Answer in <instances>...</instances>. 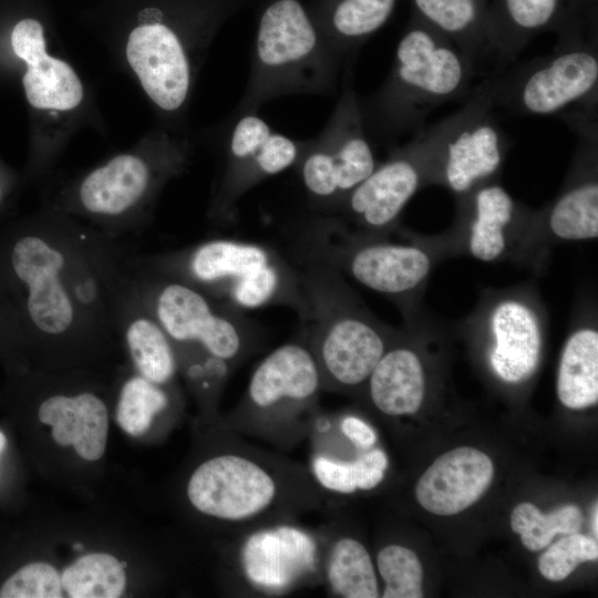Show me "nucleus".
I'll return each instance as SVG.
<instances>
[{"instance_id": "obj_1", "label": "nucleus", "mask_w": 598, "mask_h": 598, "mask_svg": "<svg viewBox=\"0 0 598 598\" xmlns=\"http://www.w3.org/2000/svg\"><path fill=\"white\" fill-rule=\"evenodd\" d=\"M199 514L235 533L280 522L320 505L321 489L309 470L235 436L231 448L203 461L186 484Z\"/></svg>"}, {"instance_id": "obj_2", "label": "nucleus", "mask_w": 598, "mask_h": 598, "mask_svg": "<svg viewBox=\"0 0 598 598\" xmlns=\"http://www.w3.org/2000/svg\"><path fill=\"white\" fill-rule=\"evenodd\" d=\"M72 218L52 207L0 244V267L28 338L48 347L103 341L80 310L69 270Z\"/></svg>"}, {"instance_id": "obj_3", "label": "nucleus", "mask_w": 598, "mask_h": 598, "mask_svg": "<svg viewBox=\"0 0 598 598\" xmlns=\"http://www.w3.org/2000/svg\"><path fill=\"white\" fill-rule=\"evenodd\" d=\"M476 68L454 42L411 13L385 80L358 97L370 140L392 147L421 132L436 107L468 94Z\"/></svg>"}, {"instance_id": "obj_4", "label": "nucleus", "mask_w": 598, "mask_h": 598, "mask_svg": "<svg viewBox=\"0 0 598 598\" xmlns=\"http://www.w3.org/2000/svg\"><path fill=\"white\" fill-rule=\"evenodd\" d=\"M300 261L301 338L316 360L323 390L363 389L396 329L377 318L336 268Z\"/></svg>"}, {"instance_id": "obj_5", "label": "nucleus", "mask_w": 598, "mask_h": 598, "mask_svg": "<svg viewBox=\"0 0 598 598\" xmlns=\"http://www.w3.org/2000/svg\"><path fill=\"white\" fill-rule=\"evenodd\" d=\"M344 69L301 0H264L246 90L235 112L258 111L286 95L332 96Z\"/></svg>"}, {"instance_id": "obj_6", "label": "nucleus", "mask_w": 598, "mask_h": 598, "mask_svg": "<svg viewBox=\"0 0 598 598\" xmlns=\"http://www.w3.org/2000/svg\"><path fill=\"white\" fill-rule=\"evenodd\" d=\"M404 241L350 230L326 214L303 227L300 260L327 264L393 302L408 319L421 310V299L441 254L427 236L398 227Z\"/></svg>"}, {"instance_id": "obj_7", "label": "nucleus", "mask_w": 598, "mask_h": 598, "mask_svg": "<svg viewBox=\"0 0 598 598\" xmlns=\"http://www.w3.org/2000/svg\"><path fill=\"white\" fill-rule=\"evenodd\" d=\"M136 259L241 312L267 306L301 309L298 267L262 244L216 238Z\"/></svg>"}, {"instance_id": "obj_8", "label": "nucleus", "mask_w": 598, "mask_h": 598, "mask_svg": "<svg viewBox=\"0 0 598 598\" xmlns=\"http://www.w3.org/2000/svg\"><path fill=\"white\" fill-rule=\"evenodd\" d=\"M190 145L161 133L140 150L113 156L63 189L52 207L80 216L103 234L120 238L143 224L163 187L181 175Z\"/></svg>"}, {"instance_id": "obj_9", "label": "nucleus", "mask_w": 598, "mask_h": 598, "mask_svg": "<svg viewBox=\"0 0 598 598\" xmlns=\"http://www.w3.org/2000/svg\"><path fill=\"white\" fill-rule=\"evenodd\" d=\"M321 391L318 365L303 339L283 343L251 373L231 414L235 432L290 446L313 425Z\"/></svg>"}, {"instance_id": "obj_10", "label": "nucleus", "mask_w": 598, "mask_h": 598, "mask_svg": "<svg viewBox=\"0 0 598 598\" xmlns=\"http://www.w3.org/2000/svg\"><path fill=\"white\" fill-rule=\"evenodd\" d=\"M560 115L576 136L575 152L557 196L534 209L513 261L536 274L546 268L553 247L598 237L597 106L575 107Z\"/></svg>"}, {"instance_id": "obj_11", "label": "nucleus", "mask_w": 598, "mask_h": 598, "mask_svg": "<svg viewBox=\"0 0 598 598\" xmlns=\"http://www.w3.org/2000/svg\"><path fill=\"white\" fill-rule=\"evenodd\" d=\"M455 327L482 350L498 382L519 386L539 368L548 315L537 286L524 282L484 289L474 310Z\"/></svg>"}, {"instance_id": "obj_12", "label": "nucleus", "mask_w": 598, "mask_h": 598, "mask_svg": "<svg viewBox=\"0 0 598 598\" xmlns=\"http://www.w3.org/2000/svg\"><path fill=\"white\" fill-rule=\"evenodd\" d=\"M131 271L146 308L175 346H193L236 365L256 346L258 333L241 311L176 278L141 265Z\"/></svg>"}, {"instance_id": "obj_13", "label": "nucleus", "mask_w": 598, "mask_h": 598, "mask_svg": "<svg viewBox=\"0 0 598 598\" xmlns=\"http://www.w3.org/2000/svg\"><path fill=\"white\" fill-rule=\"evenodd\" d=\"M495 110L516 116L598 105V39L555 47L484 80Z\"/></svg>"}, {"instance_id": "obj_14", "label": "nucleus", "mask_w": 598, "mask_h": 598, "mask_svg": "<svg viewBox=\"0 0 598 598\" xmlns=\"http://www.w3.org/2000/svg\"><path fill=\"white\" fill-rule=\"evenodd\" d=\"M353 66H346L341 93L324 128L302 141L293 168L312 206L331 214L379 164L353 89Z\"/></svg>"}, {"instance_id": "obj_15", "label": "nucleus", "mask_w": 598, "mask_h": 598, "mask_svg": "<svg viewBox=\"0 0 598 598\" xmlns=\"http://www.w3.org/2000/svg\"><path fill=\"white\" fill-rule=\"evenodd\" d=\"M431 185L461 197L498 181L509 148L483 81L455 113L431 126Z\"/></svg>"}, {"instance_id": "obj_16", "label": "nucleus", "mask_w": 598, "mask_h": 598, "mask_svg": "<svg viewBox=\"0 0 598 598\" xmlns=\"http://www.w3.org/2000/svg\"><path fill=\"white\" fill-rule=\"evenodd\" d=\"M431 153L430 126L406 143L390 147L385 159L329 215L358 234L390 236L412 197L431 185Z\"/></svg>"}, {"instance_id": "obj_17", "label": "nucleus", "mask_w": 598, "mask_h": 598, "mask_svg": "<svg viewBox=\"0 0 598 598\" xmlns=\"http://www.w3.org/2000/svg\"><path fill=\"white\" fill-rule=\"evenodd\" d=\"M534 209L498 181L455 198V216L444 233L427 236L442 258L467 256L483 262L514 261Z\"/></svg>"}, {"instance_id": "obj_18", "label": "nucleus", "mask_w": 598, "mask_h": 598, "mask_svg": "<svg viewBox=\"0 0 598 598\" xmlns=\"http://www.w3.org/2000/svg\"><path fill=\"white\" fill-rule=\"evenodd\" d=\"M301 146L302 141L275 131L258 111L234 112L210 218L217 223L235 219L239 199L265 179L293 167Z\"/></svg>"}, {"instance_id": "obj_19", "label": "nucleus", "mask_w": 598, "mask_h": 598, "mask_svg": "<svg viewBox=\"0 0 598 598\" xmlns=\"http://www.w3.org/2000/svg\"><path fill=\"white\" fill-rule=\"evenodd\" d=\"M543 33L555 47L598 39V0H491L486 19L489 58L499 69L513 63Z\"/></svg>"}, {"instance_id": "obj_20", "label": "nucleus", "mask_w": 598, "mask_h": 598, "mask_svg": "<svg viewBox=\"0 0 598 598\" xmlns=\"http://www.w3.org/2000/svg\"><path fill=\"white\" fill-rule=\"evenodd\" d=\"M323 542L308 529L280 522L241 535L236 568L257 592L282 595L321 577Z\"/></svg>"}, {"instance_id": "obj_21", "label": "nucleus", "mask_w": 598, "mask_h": 598, "mask_svg": "<svg viewBox=\"0 0 598 598\" xmlns=\"http://www.w3.org/2000/svg\"><path fill=\"white\" fill-rule=\"evenodd\" d=\"M125 55L141 86L166 114L181 113L192 94L198 61L179 28L161 10L128 34Z\"/></svg>"}, {"instance_id": "obj_22", "label": "nucleus", "mask_w": 598, "mask_h": 598, "mask_svg": "<svg viewBox=\"0 0 598 598\" xmlns=\"http://www.w3.org/2000/svg\"><path fill=\"white\" fill-rule=\"evenodd\" d=\"M429 320L422 311L404 319L363 388L384 415L414 414L424 403L427 374L423 340Z\"/></svg>"}, {"instance_id": "obj_23", "label": "nucleus", "mask_w": 598, "mask_h": 598, "mask_svg": "<svg viewBox=\"0 0 598 598\" xmlns=\"http://www.w3.org/2000/svg\"><path fill=\"white\" fill-rule=\"evenodd\" d=\"M130 261L131 256L114 286V331L122 338L138 375L164 386L174 380L178 369L176 348L143 302Z\"/></svg>"}, {"instance_id": "obj_24", "label": "nucleus", "mask_w": 598, "mask_h": 598, "mask_svg": "<svg viewBox=\"0 0 598 598\" xmlns=\"http://www.w3.org/2000/svg\"><path fill=\"white\" fill-rule=\"evenodd\" d=\"M10 45L24 65L22 86L33 110L66 112L82 103L81 79L68 62L47 52L44 30L38 20L18 21L10 33Z\"/></svg>"}, {"instance_id": "obj_25", "label": "nucleus", "mask_w": 598, "mask_h": 598, "mask_svg": "<svg viewBox=\"0 0 598 598\" xmlns=\"http://www.w3.org/2000/svg\"><path fill=\"white\" fill-rule=\"evenodd\" d=\"M493 476V462L484 452L456 447L425 470L416 483L415 497L432 514L455 515L480 499Z\"/></svg>"}, {"instance_id": "obj_26", "label": "nucleus", "mask_w": 598, "mask_h": 598, "mask_svg": "<svg viewBox=\"0 0 598 598\" xmlns=\"http://www.w3.org/2000/svg\"><path fill=\"white\" fill-rule=\"evenodd\" d=\"M557 371L556 393L570 410H584L598 401V318L591 298L577 302Z\"/></svg>"}, {"instance_id": "obj_27", "label": "nucleus", "mask_w": 598, "mask_h": 598, "mask_svg": "<svg viewBox=\"0 0 598 598\" xmlns=\"http://www.w3.org/2000/svg\"><path fill=\"white\" fill-rule=\"evenodd\" d=\"M398 0H311L307 10L336 54L355 63L361 47L391 18Z\"/></svg>"}, {"instance_id": "obj_28", "label": "nucleus", "mask_w": 598, "mask_h": 598, "mask_svg": "<svg viewBox=\"0 0 598 598\" xmlns=\"http://www.w3.org/2000/svg\"><path fill=\"white\" fill-rule=\"evenodd\" d=\"M39 420L52 426L53 440L71 445L86 461L104 454L107 441L109 413L104 401L92 392L74 395L52 394L38 410Z\"/></svg>"}, {"instance_id": "obj_29", "label": "nucleus", "mask_w": 598, "mask_h": 598, "mask_svg": "<svg viewBox=\"0 0 598 598\" xmlns=\"http://www.w3.org/2000/svg\"><path fill=\"white\" fill-rule=\"evenodd\" d=\"M411 13L454 42L476 66L489 58L488 0H411Z\"/></svg>"}, {"instance_id": "obj_30", "label": "nucleus", "mask_w": 598, "mask_h": 598, "mask_svg": "<svg viewBox=\"0 0 598 598\" xmlns=\"http://www.w3.org/2000/svg\"><path fill=\"white\" fill-rule=\"evenodd\" d=\"M321 577L327 588L343 598L380 597L378 576L367 548L343 536L323 542Z\"/></svg>"}, {"instance_id": "obj_31", "label": "nucleus", "mask_w": 598, "mask_h": 598, "mask_svg": "<svg viewBox=\"0 0 598 598\" xmlns=\"http://www.w3.org/2000/svg\"><path fill=\"white\" fill-rule=\"evenodd\" d=\"M388 466L386 454L381 448L372 447L351 461L315 452L309 471L320 489L352 494L377 487L382 482Z\"/></svg>"}, {"instance_id": "obj_32", "label": "nucleus", "mask_w": 598, "mask_h": 598, "mask_svg": "<svg viewBox=\"0 0 598 598\" xmlns=\"http://www.w3.org/2000/svg\"><path fill=\"white\" fill-rule=\"evenodd\" d=\"M61 581L72 598H116L125 589L126 576L114 556L93 553L66 567Z\"/></svg>"}, {"instance_id": "obj_33", "label": "nucleus", "mask_w": 598, "mask_h": 598, "mask_svg": "<svg viewBox=\"0 0 598 598\" xmlns=\"http://www.w3.org/2000/svg\"><path fill=\"white\" fill-rule=\"evenodd\" d=\"M582 513L576 505H564L548 514L532 503L518 504L511 514V527L522 544L532 551L547 547L556 535L577 533L582 526Z\"/></svg>"}, {"instance_id": "obj_34", "label": "nucleus", "mask_w": 598, "mask_h": 598, "mask_svg": "<svg viewBox=\"0 0 598 598\" xmlns=\"http://www.w3.org/2000/svg\"><path fill=\"white\" fill-rule=\"evenodd\" d=\"M169 396L163 385L141 375L128 378L122 385L116 405V421L124 432L137 436L164 411Z\"/></svg>"}, {"instance_id": "obj_35", "label": "nucleus", "mask_w": 598, "mask_h": 598, "mask_svg": "<svg viewBox=\"0 0 598 598\" xmlns=\"http://www.w3.org/2000/svg\"><path fill=\"white\" fill-rule=\"evenodd\" d=\"M375 561L384 584L381 597H423V568L413 550L398 544H390L378 551Z\"/></svg>"}, {"instance_id": "obj_36", "label": "nucleus", "mask_w": 598, "mask_h": 598, "mask_svg": "<svg viewBox=\"0 0 598 598\" xmlns=\"http://www.w3.org/2000/svg\"><path fill=\"white\" fill-rule=\"evenodd\" d=\"M597 540L577 532L565 535L550 545L538 558V570L550 581H561L578 565L597 560Z\"/></svg>"}, {"instance_id": "obj_37", "label": "nucleus", "mask_w": 598, "mask_h": 598, "mask_svg": "<svg viewBox=\"0 0 598 598\" xmlns=\"http://www.w3.org/2000/svg\"><path fill=\"white\" fill-rule=\"evenodd\" d=\"M61 594V576L45 563L21 567L0 588V598H59Z\"/></svg>"}, {"instance_id": "obj_38", "label": "nucleus", "mask_w": 598, "mask_h": 598, "mask_svg": "<svg viewBox=\"0 0 598 598\" xmlns=\"http://www.w3.org/2000/svg\"><path fill=\"white\" fill-rule=\"evenodd\" d=\"M27 337L17 302L0 267V336Z\"/></svg>"}, {"instance_id": "obj_39", "label": "nucleus", "mask_w": 598, "mask_h": 598, "mask_svg": "<svg viewBox=\"0 0 598 598\" xmlns=\"http://www.w3.org/2000/svg\"><path fill=\"white\" fill-rule=\"evenodd\" d=\"M339 426L342 435L361 451L372 448L377 442L374 430L358 416H343Z\"/></svg>"}, {"instance_id": "obj_40", "label": "nucleus", "mask_w": 598, "mask_h": 598, "mask_svg": "<svg viewBox=\"0 0 598 598\" xmlns=\"http://www.w3.org/2000/svg\"><path fill=\"white\" fill-rule=\"evenodd\" d=\"M591 527H592V533H594L595 537L597 538V536H598V505H597V502H595L594 507H592Z\"/></svg>"}, {"instance_id": "obj_41", "label": "nucleus", "mask_w": 598, "mask_h": 598, "mask_svg": "<svg viewBox=\"0 0 598 598\" xmlns=\"http://www.w3.org/2000/svg\"><path fill=\"white\" fill-rule=\"evenodd\" d=\"M4 195H6V184L0 176V203L2 202Z\"/></svg>"}, {"instance_id": "obj_42", "label": "nucleus", "mask_w": 598, "mask_h": 598, "mask_svg": "<svg viewBox=\"0 0 598 598\" xmlns=\"http://www.w3.org/2000/svg\"><path fill=\"white\" fill-rule=\"evenodd\" d=\"M6 443H7L6 436H4V434L0 431V453L4 450Z\"/></svg>"}]
</instances>
